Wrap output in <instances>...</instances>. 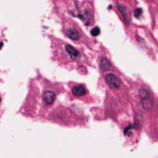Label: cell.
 Here are the masks:
<instances>
[{
	"label": "cell",
	"instance_id": "6da1fadb",
	"mask_svg": "<svg viewBox=\"0 0 158 158\" xmlns=\"http://www.w3.org/2000/svg\"><path fill=\"white\" fill-rule=\"evenodd\" d=\"M138 95L142 107L147 110H150L153 106V99L150 93L145 88H141L138 91Z\"/></svg>",
	"mask_w": 158,
	"mask_h": 158
},
{
	"label": "cell",
	"instance_id": "7a4b0ae2",
	"mask_svg": "<svg viewBox=\"0 0 158 158\" xmlns=\"http://www.w3.org/2000/svg\"><path fill=\"white\" fill-rule=\"evenodd\" d=\"M107 84L112 88L117 89L120 87V82L118 78L112 73H108L105 77Z\"/></svg>",
	"mask_w": 158,
	"mask_h": 158
},
{
	"label": "cell",
	"instance_id": "3957f363",
	"mask_svg": "<svg viewBox=\"0 0 158 158\" xmlns=\"http://www.w3.org/2000/svg\"><path fill=\"white\" fill-rule=\"evenodd\" d=\"M56 94L52 91H46L43 94V99L47 105L51 104L55 99Z\"/></svg>",
	"mask_w": 158,
	"mask_h": 158
},
{
	"label": "cell",
	"instance_id": "277c9868",
	"mask_svg": "<svg viewBox=\"0 0 158 158\" xmlns=\"http://www.w3.org/2000/svg\"><path fill=\"white\" fill-rule=\"evenodd\" d=\"M65 50L67 51V52L69 54V55L70 56V58L72 59H79L81 56L80 52L75 48H73L72 46L69 45V44H67L65 46Z\"/></svg>",
	"mask_w": 158,
	"mask_h": 158
},
{
	"label": "cell",
	"instance_id": "5b68a950",
	"mask_svg": "<svg viewBox=\"0 0 158 158\" xmlns=\"http://www.w3.org/2000/svg\"><path fill=\"white\" fill-rule=\"evenodd\" d=\"M117 9L118 10V11L123 15L125 23H127V25H129L130 22V15L128 13V10H127V7H125L124 6H123L122 4H117Z\"/></svg>",
	"mask_w": 158,
	"mask_h": 158
},
{
	"label": "cell",
	"instance_id": "8992f818",
	"mask_svg": "<svg viewBox=\"0 0 158 158\" xmlns=\"http://www.w3.org/2000/svg\"><path fill=\"white\" fill-rule=\"evenodd\" d=\"M72 93L73 96L77 97H80L85 95L86 94V89L81 85L75 86L72 89Z\"/></svg>",
	"mask_w": 158,
	"mask_h": 158
},
{
	"label": "cell",
	"instance_id": "52a82bcc",
	"mask_svg": "<svg viewBox=\"0 0 158 158\" xmlns=\"http://www.w3.org/2000/svg\"><path fill=\"white\" fill-rule=\"evenodd\" d=\"M100 68L102 71H106L111 68V64L106 57H102L100 62Z\"/></svg>",
	"mask_w": 158,
	"mask_h": 158
},
{
	"label": "cell",
	"instance_id": "ba28073f",
	"mask_svg": "<svg viewBox=\"0 0 158 158\" xmlns=\"http://www.w3.org/2000/svg\"><path fill=\"white\" fill-rule=\"evenodd\" d=\"M78 17H80V18L84 22L83 23H85L86 25L91 24L93 18L89 12H85L83 13L81 15H79Z\"/></svg>",
	"mask_w": 158,
	"mask_h": 158
},
{
	"label": "cell",
	"instance_id": "9c48e42d",
	"mask_svg": "<svg viewBox=\"0 0 158 158\" xmlns=\"http://www.w3.org/2000/svg\"><path fill=\"white\" fill-rule=\"evenodd\" d=\"M67 35L69 37L74 40H78L80 38L79 33L75 29L70 28L67 30Z\"/></svg>",
	"mask_w": 158,
	"mask_h": 158
},
{
	"label": "cell",
	"instance_id": "30bf717a",
	"mask_svg": "<svg viewBox=\"0 0 158 158\" xmlns=\"http://www.w3.org/2000/svg\"><path fill=\"white\" fill-rule=\"evenodd\" d=\"M100 33V29L98 27H95L91 30V34L93 36H96Z\"/></svg>",
	"mask_w": 158,
	"mask_h": 158
},
{
	"label": "cell",
	"instance_id": "8fae6325",
	"mask_svg": "<svg viewBox=\"0 0 158 158\" xmlns=\"http://www.w3.org/2000/svg\"><path fill=\"white\" fill-rule=\"evenodd\" d=\"M141 12H142V10L140 8H136L135 11H134V16L136 17V18H138L140 15L141 14Z\"/></svg>",
	"mask_w": 158,
	"mask_h": 158
}]
</instances>
